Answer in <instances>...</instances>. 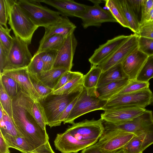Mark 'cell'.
<instances>
[{"label":"cell","instance_id":"obj_1","mask_svg":"<svg viewBox=\"0 0 153 153\" xmlns=\"http://www.w3.org/2000/svg\"><path fill=\"white\" fill-rule=\"evenodd\" d=\"M104 131L101 118L86 119L74 123L64 132L57 134L54 145L61 153H77L97 143Z\"/></svg>","mask_w":153,"mask_h":153},{"label":"cell","instance_id":"obj_2","mask_svg":"<svg viewBox=\"0 0 153 153\" xmlns=\"http://www.w3.org/2000/svg\"><path fill=\"white\" fill-rule=\"evenodd\" d=\"M34 100L21 90L12 100V119L21 136L33 150L49 141L46 130L36 122L32 113Z\"/></svg>","mask_w":153,"mask_h":153},{"label":"cell","instance_id":"obj_3","mask_svg":"<svg viewBox=\"0 0 153 153\" xmlns=\"http://www.w3.org/2000/svg\"><path fill=\"white\" fill-rule=\"evenodd\" d=\"M83 85L71 93L62 95L51 94L40 101L44 110L47 125L51 128L59 126L60 117L68 105L80 94Z\"/></svg>","mask_w":153,"mask_h":153},{"label":"cell","instance_id":"obj_4","mask_svg":"<svg viewBox=\"0 0 153 153\" xmlns=\"http://www.w3.org/2000/svg\"><path fill=\"white\" fill-rule=\"evenodd\" d=\"M18 6L38 27L46 28L60 21L63 16L59 11L42 6L38 0H16Z\"/></svg>","mask_w":153,"mask_h":153},{"label":"cell","instance_id":"obj_5","mask_svg":"<svg viewBox=\"0 0 153 153\" xmlns=\"http://www.w3.org/2000/svg\"><path fill=\"white\" fill-rule=\"evenodd\" d=\"M8 23L15 36L31 43L33 35L39 27L35 25L18 6L16 0H11Z\"/></svg>","mask_w":153,"mask_h":153},{"label":"cell","instance_id":"obj_6","mask_svg":"<svg viewBox=\"0 0 153 153\" xmlns=\"http://www.w3.org/2000/svg\"><path fill=\"white\" fill-rule=\"evenodd\" d=\"M107 102V101L98 97L97 92H88L84 87L69 115L63 123L72 124L76 119L82 115L95 110H102Z\"/></svg>","mask_w":153,"mask_h":153},{"label":"cell","instance_id":"obj_7","mask_svg":"<svg viewBox=\"0 0 153 153\" xmlns=\"http://www.w3.org/2000/svg\"><path fill=\"white\" fill-rule=\"evenodd\" d=\"M152 93L149 88L137 91L116 95L107 101L102 110L120 107L145 108L151 105Z\"/></svg>","mask_w":153,"mask_h":153},{"label":"cell","instance_id":"obj_8","mask_svg":"<svg viewBox=\"0 0 153 153\" xmlns=\"http://www.w3.org/2000/svg\"><path fill=\"white\" fill-rule=\"evenodd\" d=\"M12 37L13 41L3 71L27 68L33 57L28 48L29 45L17 36Z\"/></svg>","mask_w":153,"mask_h":153},{"label":"cell","instance_id":"obj_9","mask_svg":"<svg viewBox=\"0 0 153 153\" xmlns=\"http://www.w3.org/2000/svg\"><path fill=\"white\" fill-rule=\"evenodd\" d=\"M105 131L119 130L136 134L153 123L152 111L146 110L133 120L122 123H112L103 120Z\"/></svg>","mask_w":153,"mask_h":153},{"label":"cell","instance_id":"obj_10","mask_svg":"<svg viewBox=\"0 0 153 153\" xmlns=\"http://www.w3.org/2000/svg\"><path fill=\"white\" fill-rule=\"evenodd\" d=\"M135 135L119 130L104 131L97 144L106 153H112L123 148Z\"/></svg>","mask_w":153,"mask_h":153},{"label":"cell","instance_id":"obj_11","mask_svg":"<svg viewBox=\"0 0 153 153\" xmlns=\"http://www.w3.org/2000/svg\"><path fill=\"white\" fill-rule=\"evenodd\" d=\"M75 17L80 18L84 29L91 26L99 27L106 22H117L109 10L102 8L99 4L87 5L84 12L77 14Z\"/></svg>","mask_w":153,"mask_h":153},{"label":"cell","instance_id":"obj_12","mask_svg":"<svg viewBox=\"0 0 153 153\" xmlns=\"http://www.w3.org/2000/svg\"><path fill=\"white\" fill-rule=\"evenodd\" d=\"M138 35L134 33L121 45L105 61L98 65L102 72L121 63L127 57L138 48Z\"/></svg>","mask_w":153,"mask_h":153},{"label":"cell","instance_id":"obj_13","mask_svg":"<svg viewBox=\"0 0 153 153\" xmlns=\"http://www.w3.org/2000/svg\"><path fill=\"white\" fill-rule=\"evenodd\" d=\"M77 43L74 33L67 36L57 51L53 68H63L67 71H71L73 65V59Z\"/></svg>","mask_w":153,"mask_h":153},{"label":"cell","instance_id":"obj_14","mask_svg":"<svg viewBox=\"0 0 153 153\" xmlns=\"http://www.w3.org/2000/svg\"><path fill=\"white\" fill-rule=\"evenodd\" d=\"M145 108L139 107L123 106L113 108L104 111L101 114L103 121L112 123L130 121L143 114Z\"/></svg>","mask_w":153,"mask_h":153},{"label":"cell","instance_id":"obj_15","mask_svg":"<svg viewBox=\"0 0 153 153\" xmlns=\"http://www.w3.org/2000/svg\"><path fill=\"white\" fill-rule=\"evenodd\" d=\"M131 35H121L108 40L100 45L94 51L88 59L92 65L98 66L108 58L123 43L128 39Z\"/></svg>","mask_w":153,"mask_h":153},{"label":"cell","instance_id":"obj_16","mask_svg":"<svg viewBox=\"0 0 153 153\" xmlns=\"http://www.w3.org/2000/svg\"><path fill=\"white\" fill-rule=\"evenodd\" d=\"M10 77L19 84L21 90L34 100H41V98L33 86L27 68L4 70L1 73Z\"/></svg>","mask_w":153,"mask_h":153},{"label":"cell","instance_id":"obj_17","mask_svg":"<svg viewBox=\"0 0 153 153\" xmlns=\"http://www.w3.org/2000/svg\"><path fill=\"white\" fill-rule=\"evenodd\" d=\"M148 57L137 48L121 64L123 69L129 80L136 79Z\"/></svg>","mask_w":153,"mask_h":153},{"label":"cell","instance_id":"obj_18","mask_svg":"<svg viewBox=\"0 0 153 153\" xmlns=\"http://www.w3.org/2000/svg\"><path fill=\"white\" fill-rule=\"evenodd\" d=\"M153 143V123L136 135L123 149L126 153H143Z\"/></svg>","mask_w":153,"mask_h":153},{"label":"cell","instance_id":"obj_19","mask_svg":"<svg viewBox=\"0 0 153 153\" xmlns=\"http://www.w3.org/2000/svg\"><path fill=\"white\" fill-rule=\"evenodd\" d=\"M57 9L62 16L75 17L85 10L87 5L79 3L73 0H38Z\"/></svg>","mask_w":153,"mask_h":153},{"label":"cell","instance_id":"obj_20","mask_svg":"<svg viewBox=\"0 0 153 153\" xmlns=\"http://www.w3.org/2000/svg\"><path fill=\"white\" fill-rule=\"evenodd\" d=\"M76 28V26L68 17L63 16L62 19L58 22L45 28V34L39 42V44L54 35L59 34L66 37L74 33Z\"/></svg>","mask_w":153,"mask_h":153},{"label":"cell","instance_id":"obj_21","mask_svg":"<svg viewBox=\"0 0 153 153\" xmlns=\"http://www.w3.org/2000/svg\"><path fill=\"white\" fill-rule=\"evenodd\" d=\"M128 79L109 82L97 88L98 97L107 101L114 97L129 82Z\"/></svg>","mask_w":153,"mask_h":153},{"label":"cell","instance_id":"obj_22","mask_svg":"<svg viewBox=\"0 0 153 153\" xmlns=\"http://www.w3.org/2000/svg\"><path fill=\"white\" fill-rule=\"evenodd\" d=\"M126 79L128 78L124 71L121 63L102 72L98 81L97 88L111 82Z\"/></svg>","mask_w":153,"mask_h":153},{"label":"cell","instance_id":"obj_23","mask_svg":"<svg viewBox=\"0 0 153 153\" xmlns=\"http://www.w3.org/2000/svg\"><path fill=\"white\" fill-rule=\"evenodd\" d=\"M102 72L98 66L92 65L89 71L83 76V85L88 92H97V84Z\"/></svg>","mask_w":153,"mask_h":153},{"label":"cell","instance_id":"obj_24","mask_svg":"<svg viewBox=\"0 0 153 153\" xmlns=\"http://www.w3.org/2000/svg\"><path fill=\"white\" fill-rule=\"evenodd\" d=\"M67 71L63 68H53L44 71L38 78L44 85L53 90L60 77Z\"/></svg>","mask_w":153,"mask_h":153},{"label":"cell","instance_id":"obj_25","mask_svg":"<svg viewBox=\"0 0 153 153\" xmlns=\"http://www.w3.org/2000/svg\"><path fill=\"white\" fill-rule=\"evenodd\" d=\"M3 117L0 118V132L4 138L10 136L21 137L12 118L10 117L3 109Z\"/></svg>","mask_w":153,"mask_h":153},{"label":"cell","instance_id":"obj_26","mask_svg":"<svg viewBox=\"0 0 153 153\" xmlns=\"http://www.w3.org/2000/svg\"><path fill=\"white\" fill-rule=\"evenodd\" d=\"M118 1L129 26V29L134 33L138 34L140 24L127 0H118Z\"/></svg>","mask_w":153,"mask_h":153},{"label":"cell","instance_id":"obj_27","mask_svg":"<svg viewBox=\"0 0 153 153\" xmlns=\"http://www.w3.org/2000/svg\"><path fill=\"white\" fill-rule=\"evenodd\" d=\"M105 6L109 10L113 17L124 27L129 28L128 25L125 17L118 0H105Z\"/></svg>","mask_w":153,"mask_h":153},{"label":"cell","instance_id":"obj_28","mask_svg":"<svg viewBox=\"0 0 153 153\" xmlns=\"http://www.w3.org/2000/svg\"><path fill=\"white\" fill-rule=\"evenodd\" d=\"M66 37L59 34L50 36L39 44L38 49L35 54H38L47 50L58 51L63 44Z\"/></svg>","mask_w":153,"mask_h":153},{"label":"cell","instance_id":"obj_29","mask_svg":"<svg viewBox=\"0 0 153 153\" xmlns=\"http://www.w3.org/2000/svg\"><path fill=\"white\" fill-rule=\"evenodd\" d=\"M83 76L82 74L79 72L76 76L62 87L56 91H53L52 94L62 95L71 93L83 85Z\"/></svg>","mask_w":153,"mask_h":153},{"label":"cell","instance_id":"obj_30","mask_svg":"<svg viewBox=\"0 0 153 153\" xmlns=\"http://www.w3.org/2000/svg\"><path fill=\"white\" fill-rule=\"evenodd\" d=\"M10 148L15 149L22 153H30L33 150L22 137H9L4 138Z\"/></svg>","mask_w":153,"mask_h":153},{"label":"cell","instance_id":"obj_31","mask_svg":"<svg viewBox=\"0 0 153 153\" xmlns=\"http://www.w3.org/2000/svg\"><path fill=\"white\" fill-rule=\"evenodd\" d=\"M0 80L12 100L18 95L21 90L20 87L18 83L10 77L0 74Z\"/></svg>","mask_w":153,"mask_h":153},{"label":"cell","instance_id":"obj_32","mask_svg":"<svg viewBox=\"0 0 153 153\" xmlns=\"http://www.w3.org/2000/svg\"><path fill=\"white\" fill-rule=\"evenodd\" d=\"M28 74L31 82L41 97V100L52 94L53 91L52 89L44 85L36 75L29 72Z\"/></svg>","mask_w":153,"mask_h":153},{"label":"cell","instance_id":"obj_33","mask_svg":"<svg viewBox=\"0 0 153 153\" xmlns=\"http://www.w3.org/2000/svg\"><path fill=\"white\" fill-rule=\"evenodd\" d=\"M153 78V55L148 56L136 79L143 82H149Z\"/></svg>","mask_w":153,"mask_h":153},{"label":"cell","instance_id":"obj_34","mask_svg":"<svg viewBox=\"0 0 153 153\" xmlns=\"http://www.w3.org/2000/svg\"><path fill=\"white\" fill-rule=\"evenodd\" d=\"M32 114L35 120L44 130L46 129V117L43 108L39 101L34 100L32 107Z\"/></svg>","mask_w":153,"mask_h":153},{"label":"cell","instance_id":"obj_35","mask_svg":"<svg viewBox=\"0 0 153 153\" xmlns=\"http://www.w3.org/2000/svg\"><path fill=\"white\" fill-rule=\"evenodd\" d=\"M149 82H143L136 80H130L129 83L114 96L147 89L149 88Z\"/></svg>","mask_w":153,"mask_h":153},{"label":"cell","instance_id":"obj_36","mask_svg":"<svg viewBox=\"0 0 153 153\" xmlns=\"http://www.w3.org/2000/svg\"><path fill=\"white\" fill-rule=\"evenodd\" d=\"M12 100L0 80V105L7 115L11 118L12 115Z\"/></svg>","mask_w":153,"mask_h":153},{"label":"cell","instance_id":"obj_37","mask_svg":"<svg viewBox=\"0 0 153 153\" xmlns=\"http://www.w3.org/2000/svg\"><path fill=\"white\" fill-rule=\"evenodd\" d=\"M28 71L39 78L44 71V64L39 53H35L32 60L27 67Z\"/></svg>","mask_w":153,"mask_h":153},{"label":"cell","instance_id":"obj_38","mask_svg":"<svg viewBox=\"0 0 153 153\" xmlns=\"http://www.w3.org/2000/svg\"><path fill=\"white\" fill-rule=\"evenodd\" d=\"M57 51L56 50H47L39 53L43 63L44 71L53 68Z\"/></svg>","mask_w":153,"mask_h":153},{"label":"cell","instance_id":"obj_39","mask_svg":"<svg viewBox=\"0 0 153 153\" xmlns=\"http://www.w3.org/2000/svg\"><path fill=\"white\" fill-rule=\"evenodd\" d=\"M138 48L148 56L153 55V39L138 36Z\"/></svg>","mask_w":153,"mask_h":153},{"label":"cell","instance_id":"obj_40","mask_svg":"<svg viewBox=\"0 0 153 153\" xmlns=\"http://www.w3.org/2000/svg\"><path fill=\"white\" fill-rule=\"evenodd\" d=\"M10 0H0V25L8 28L7 24L8 20Z\"/></svg>","mask_w":153,"mask_h":153},{"label":"cell","instance_id":"obj_41","mask_svg":"<svg viewBox=\"0 0 153 153\" xmlns=\"http://www.w3.org/2000/svg\"><path fill=\"white\" fill-rule=\"evenodd\" d=\"M11 30L0 25V43L9 51L13 40V37L10 35Z\"/></svg>","mask_w":153,"mask_h":153},{"label":"cell","instance_id":"obj_42","mask_svg":"<svg viewBox=\"0 0 153 153\" xmlns=\"http://www.w3.org/2000/svg\"><path fill=\"white\" fill-rule=\"evenodd\" d=\"M126 0L140 25L142 21L143 0Z\"/></svg>","mask_w":153,"mask_h":153},{"label":"cell","instance_id":"obj_43","mask_svg":"<svg viewBox=\"0 0 153 153\" xmlns=\"http://www.w3.org/2000/svg\"><path fill=\"white\" fill-rule=\"evenodd\" d=\"M138 36L153 39V20L146 22L141 25L139 28Z\"/></svg>","mask_w":153,"mask_h":153},{"label":"cell","instance_id":"obj_44","mask_svg":"<svg viewBox=\"0 0 153 153\" xmlns=\"http://www.w3.org/2000/svg\"><path fill=\"white\" fill-rule=\"evenodd\" d=\"M79 72L67 71L60 77L53 91H56L62 87L76 76Z\"/></svg>","mask_w":153,"mask_h":153},{"label":"cell","instance_id":"obj_45","mask_svg":"<svg viewBox=\"0 0 153 153\" xmlns=\"http://www.w3.org/2000/svg\"><path fill=\"white\" fill-rule=\"evenodd\" d=\"M9 50L0 43V73H2L6 64Z\"/></svg>","mask_w":153,"mask_h":153},{"label":"cell","instance_id":"obj_46","mask_svg":"<svg viewBox=\"0 0 153 153\" xmlns=\"http://www.w3.org/2000/svg\"><path fill=\"white\" fill-rule=\"evenodd\" d=\"M153 7V0H143L142 21L141 25L145 22L147 16Z\"/></svg>","mask_w":153,"mask_h":153},{"label":"cell","instance_id":"obj_47","mask_svg":"<svg viewBox=\"0 0 153 153\" xmlns=\"http://www.w3.org/2000/svg\"><path fill=\"white\" fill-rule=\"evenodd\" d=\"M78 95L68 105L62 113L60 118L61 123L64 122L67 119L77 100Z\"/></svg>","mask_w":153,"mask_h":153},{"label":"cell","instance_id":"obj_48","mask_svg":"<svg viewBox=\"0 0 153 153\" xmlns=\"http://www.w3.org/2000/svg\"><path fill=\"white\" fill-rule=\"evenodd\" d=\"M30 153H55L49 141L41 145Z\"/></svg>","mask_w":153,"mask_h":153},{"label":"cell","instance_id":"obj_49","mask_svg":"<svg viewBox=\"0 0 153 153\" xmlns=\"http://www.w3.org/2000/svg\"><path fill=\"white\" fill-rule=\"evenodd\" d=\"M81 153H106L101 150L97 143L82 150Z\"/></svg>","mask_w":153,"mask_h":153},{"label":"cell","instance_id":"obj_50","mask_svg":"<svg viewBox=\"0 0 153 153\" xmlns=\"http://www.w3.org/2000/svg\"><path fill=\"white\" fill-rule=\"evenodd\" d=\"M10 147L0 132V153H10Z\"/></svg>","mask_w":153,"mask_h":153},{"label":"cell","instance_id":"obj_51","mask_svg":"<svg viewBox=\"0 0 153 153\" xmlns=\"http://www.w3.org/2000/svg\"><path fill=\"white\" fill-rule=\"evenodd\" d=\"M152 20H153V7L147 16L145 22Z\"/></svg>","mask_w":153,"mask_h":153},{"label":"cell","instance_id":"obj_52","mask_svg":"<svg viewBox=\"0 0 153 153\" xmlns=\"http://www.w3.org/2000/svg\"><path fill=\"white\" fill-rule=\"evenodd\" d=\"M89 1L93 3L94 4H99L102 3V1H103L102 0H89Z\"/></svg>","mask_w":153,"mask_h":153},{"label":"cell","instance_id":"obj_53","mask_svg":"<svg viewBox=\"0 0 153 153\" xmlns=\"http://www.w3.org/2000/svg\"><path fill=\"white\" fill-rule=\"evenodd\" d=\"M112 153H126L123 148L116 151Z\"/></svg>","mask_w":153,"mask_h":153},{"label":"cell","instance_id":"obj_54","mask_svg":"<svg viewBox=\"0 0 153 153\" xmlns=\"http://www.w3.org/2000/svg\"><path fill=\"white\" fill-rule=\"evenodd\" d=\"M151 105H153V93L152 94V99Z\"/></svg>","mask_w":153,"mask_h":153}]
</instances>
